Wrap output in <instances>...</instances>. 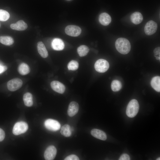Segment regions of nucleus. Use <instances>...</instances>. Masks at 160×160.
Listing matches in <instances>:
<instances>
[{"label": "nucleus", "instance_id": "obj_8", "mask_svg": "<svg viewBox=\"0 0 160 160\" xmlns=\"http://www.w3.org/2000/svg\"><path fill=\"white\" fill-rule=\"evenodd\" d=\"M157 25L153 20H150L146 24L144 27L145 33L147 35H151L154 34L156 31Z\"/></svg>", "mask_w": 160, "mask_h": 160}, {"label": "nucleus", "instance_id": "obj_24", "mask_svg": "<svg viewBox=\"0 0 160 160\" xmlns=\"http://www.w3.org/2000/svg\"><path fill=\"white\" fill-rule=\"evenodd\" d=\"M111 89L114 92H117L120 90L122 87L121 82L117 80H113L111 84Z\"/></svg>", "mask_w": 160, "mask_h": 160}, {"label": "nucleus", "instance_id": "obj_4", "mask_svg": "<svg viewBox=\"0 0 160 160\" xmlns=\"http://www.w3.org/2000/svg\"><path fill=\"white\" fill-rule=\"evenodd\" d=\"M95 68L98 72L103 73L106 71L108 69L109 65L106 60L101 59L97 60L95 64Z\"/></svg>", "mask_w": 160, "mask_h": 160}, {"label": "nucleus", "instance_id": "obj_11", "mask_svg": "<svg viewBox=\"0 0 160 160\" xmlns=\"http://www.w3.org/2000/svg\"><path fill=\"white\" fill-rule=\"evenodd\" d=\"M79 108L78 104L75 101L71 102L68 106L67 113L68 115L72 117L75 115L78 112Z\"/></svg>", "mask_w": 160, "mask_h": 160}, {"label": "nucleus", "instance_id": "obj_26", "mask_svg": "<svg viewBox=\"0 0 160 160\" xmlns=\"http://www.w3.org/2000/svg\"><path fill=\"white\" fill-rule=\"evenodd\" d=\"M9 13L6 11L0 9V21H5L7 20L9 18Z\"/></svg>", "mask_w": 160, "mask_h": 160}, {"label": "nucleus", "instance_id": "obj_12", "mask_svg": "<svg viewBox=\"0 0 160 160\" xmlns=\"http://www.w3.org/2000/svg\"><path fill=\"white\" fill-rule=\"evenodd\" d=\"M10 27L13 30L22 31L26 30L28 27V25L24 21L21 20L18 21L15 23L11 24Z\"/></svg>", "mask_w": 160, "mask_h": 160}, {"label": "nucleus", "instance_id": "obj_10", "mask_svg": "<svg viewBox=\"0 0 160 160\" xmlns=\"http://www.w3.org/2000/svg\"><path fill=\"white\" fill-rule=\"evenodd\" d=\"M50 85L53 90L59 93L63 94L65 91V85L59 81H53L51 82Z\"/></svg>", "mask_w": 160, "mask_h": 160}, {"label": "nucleus", "instance_id": "obj_7", "mask_svg": "<svg viewBox=\"0 0 160 160\" xmlns=\"http://www.w3.org/2000/svg\"><path fill=\"white\" fill-rule=\"evenodd\" d=\"M65 33L68 35L73 37L79 36L81 32V29L76 25H70L67 26L65 29Z\"/></svg>", "mask_w": 160, "mask_h": 160}, {"label": "nucleus", "instance_id": "obj_17", "mask_svg": "<svg viewBox=\"0 0 160 160\" xmlns=\"http://www.w3.org/2000/svg\"><path fill=\"white\" fill-rule=\"evenodd\" d=\"M130 20L134 24L137 25L140 23L143 20V16L142 14L139 12H135L132 14Z\"/></svg>", "mask_w": 160, "mask_h": 160}, {"label": "nucleus", "instance_id": "obj_32", "mask_svg": "<svg viewBox=\"0 0 160 160\" xmlns=\"http://www.w3.org/2000/svg\"><path fill=\"white\" fill-rule=\"evenodd\" d=\"M156 160H160V158L159 157Z\"/></svg>", "mask_w": 160, "mask_h": 160}, {"label": "nucleus", "instance_id": "obj_18", "mask_svg": "<svg viewBox=\"0 0 160 160\" xmlns=\"http://www.w3.org/2000/svg\"><path fill=\"white\" fill-rule=\"evenodd\" d=\"M151 84L152 88L156 91L160 92V77L155 76L152 79Z\"/></svg>", "mask_w": 160, "mask_h": 160}, {"label": "nucleus", "instance_id": "obj_2", "mask_svg": "<svg viewBox=\"0 0 160 160\" xmlns=\"http://www.w3.org/2000/svg\"><path fill=\"white\" fill-rule=\"evenodd\" d=\"M139 105L137 101L135 99L132 100L128 104L126 109V113L130 118H133L137 113Z\"/></svg>", "mask_w": 160, "mask_h": 160}, {"label": "nucleus", "instance_id": "obj_23", "mask_svg": "<svg viewBox=\"0 0 160 160\" xmlns=\"http://www.w3.org/2000/svg\"><path fill=\"white\" fill-rule=\"evenodd\" d=\"M77 50L79 56L82 57L87 55L89 52V49L87 46L82 45L78 48Z\"/></svg>", "mask_w": 160, "mask_h": 160}, {"label": "nucleus", "instance_id": "obj_14", "mask_svg": "<svg viewBox=\"0 0 160 160\" xmlns=\"http://www.w3.org/2000/svg\"><path fill=\"white\" fill-rule=\"evenodd\" d=\"M91 134L94 137L100 140H105L107 138L106 135L104 132L97 129H92Z\"/></svg>", "mask_w": 160, "mask_h": 160}, {"label": "nucleus", "instance_id": "obj_13", "mask_svg": "<svg viewBox=\"0 0 160 160\" xmlns=\"http://www.w3.org/2000/svg\"><path fill=\"white\" fill-rule=\"evenodd\" d=\"M52 46L54 49L60 51L64 49L65 45L62 39L56 38L53 40L52 42Z\"/></svg>", "mask_w": 160, "mask_h": 160}, {"label": "nucleus", "instance_id": "obj_33", "mask_svg": "<svg viewBox=\"0 0 160 160\" xmlns=\"http://www.w3.org/2000/svg\"><path fill=\"white\" fill-rule=\"evenodd\" d=\"M0 26H1V25H0Z\"/></svg>", "mask_w": 160, "mask_h": 160}, {"label": "nucleus", "instance_id": "obj_22", "mask_svg": "<svg viewBox=\"0 0 160 160\" xmlns=\"http://www.w3.org/2000/svg\"><path fill=\"white\" fill-rule=\"evenodd\" d=\"M0 42L3 44L9 46L13 44L14 41L13 39L11 37L2 36H0Z\"/></svg>", "mask_w": 160, "mask_h": 160}, {"label": "nucleus", "instance_id": "obj_30", "mask_svg": "<svg viewBox=\"0 0 160 160\" xmlns=\"http://www.w3.org/2000/svg\"><path fill=\"white\" fill-rule=\"evenodd\" d=\"M5 137V133L4 131L0 128V142L2 141Z\"/></svg>", "mask_w": 160, "mask_h": 160}, {"label": "nucleus", "instance_id": "obj_27", "mask_svg": "<svg viewBox=\"0 0 160 160\" xmlns=\"http://www.w3.org/2000/svg\"><path fill=\"white\" fill-rule=\"evenodd\" d=\"M64 160H79V158L76 155L72 154L67 156Z\"/></svg>", "mask_w": 160, "mask_h": 160}, {"label": "nucleus", "instance_id": "obj_21", "mask_svg": "<svg viewBox=\"0 0 160 160\" xmlns=\"http://www.w3.org/2000/svg\"><path fill=\"white\" fill-rule=\"evenodd\" d=\"M61 134L65 137H69L71 135V130L70 126L68 124L63 126L60 130Z\"/></svg>", "mask_w": 160, "mask_h": 160}, {"label": "nucleus", "instance_id": "obj_34", "mask_svg": "<svg viewBox=\"0 0 160 160\" xmlns=\"http://www.w3.org/2000/svg\"></svg>", "mask_w": 160, "mask_h": 160}, {"label": "nucleus", "instance_id": "obj_20", "mask_svg": "<svg viewBox=\"0 0 160 160\" xmlns=\"http://www.w3.org/2000/svg\"><path fill=\"white\" fill-rule=\"evenodd\" d=\"M23 100L25 105L28 107H31L33 105L32 95L29 92L25 93L23 96Z\"/></svg>", "mask_w": 160, "mask_h": 160}, {"label": "nucleus", "instance_id": "obj_29", "mask_svg": "<svg viewBox=\"0 0 160 160\" xmlns=\"http://www.w3.org/2000/svg\"><path fill=\"white\" fill-rule=\"evenodd\" d=\"M130 159L129 156L126 153L122 154L119 159V160H129Z\"/></svg>", "mask_w": 160, "mask_h": 160}, {"label": "nucleus", "instance_id": "obj_9", "mask_svg": "<svg viewBox=\"0 0 160 160\" xmlns=\"http://www.w3.org/2000/svg\"><path fill=\"white\" fill-rule=\"evenodd\" d=\"M57 153L56 148L53 145H50L46 148L44 151V159L46 160H53L55 157Z\"/></svg>", "mask_w": 160, "mask_h": 160}, {"label": "nucleus", "instance_id": "obj_3", "mask_svg": "<svg viewBox=\"0 0 160 160\" xmlns=\"http://www.w3.org/2000/svg\"><path fill=\"white\" fill-rule=\"evenodd\" d=\"M28 128V124L22 121L18 122L14 125L12 133L15 135H19L25 132Z\"/></svg>", "mask_w": 160, "mask_h": 160}, {"label": "nucleus", "instance_id": "obj_19", "mask_svg": "<svg viewBox=\"0 0 160 160\" xmlns=\"http://www.w3.org/2000/svg\"><path fill=\"white\" fill-rule=\"evenodd\" d=\"M18 71L20 74L24 75L28 74L30 71V68L26 63H22L19 66Z\"/></svg>", "mask_w": 160, "mask_h": 160}, {"label": "nucleus", "instance_id": "obj_15", "mask_svg": "<svg viewBox=\"0 0 160 160\" xmlns=\"http://www.w3.org/2000/svg\"><path fill=\"white\" fill-rule=\"evenodd\" d=\"M100 23L103 25H107L111 22V19L110 15L108 13L104 12L101 13L99 16Z\"/></svg>", "mask_w": 160, "mask_h": 160}, {"label": "nucleus", "instance_id": "obj_1", "mask_svg": "<svg viewBox=\"0 0 160 160\" xmlns=\"http://www.w3.org/2000/svg\"><path fill=\"white\" fill-rule=\"evenodd\" d=\"M115 45L117 50L120 53L125 55L128 54L131 50V44L127 39L120 38L116 41Z\"/></svg>", "mask_w": 160, "mask_h": 160}, {"label": "nucleus", "instance_id": "obj_5", "mask_svg": "<svg viewBox=\"0 0 160 160\" xmlns=\"http://www.w3.org/2000/svg\"><path fill=\"white\" fill-rule=\"evenodd\" d=\"M23 82L22 80L18 78H15L9 81L7 84L8 89L11 91H15L22 86Z\"/></svg>", "mask_w": 160, "mask_h": 160}, {"label": "nucleus", "instance_id": "obj_6", "mask_svg": "<svg viewBox=\"0 0 160 160\" xmlns=\"http://www.w3.org/2000/svg\"><path fill=\"white\" fill-rule=\"evenodd\" d=\"M44 125L47 129L52 131H57L60 128V123L57 121L52 119L46 120L44 122Z\"/></svg>", "mask_w": 160, "mask_h": 160}, {"label": "nucleus", "instance_id": "obj_25", "mask_svg": "<svg viewBox=\"0 0 160 160\" xmlns=\"http://www.w3.org/2000/svg\"><path fill=\"white\" fill-rule=\"evenodd\" d=\"M79 66V63L76 61L72 60L68 63V68L69 70L75 71L78 69Z\"/></svg>", "mask_w": 160, "mask_h": 160}, {"label": "nucleus", "instance_id": "obj_31", "mask_svg": "<svg viewBox=\"0 0 160 160\" xmlns=\"http://www.w3.org/2000/svg\"><path fill=\"white\" fill-rule=\"evenodd\" d=\"M7 69V66L0 65V74L6 71Z\"/></svg>", "mask_w": 160, "mask_h": 160}, {"label": "nucleus", "instance_id": "obj_16", "mask_svg": "<svg viewBox=\"0 0 160 160\" xmlns=\"http://www.w3.org/2000/svg\"><path fill=\"white\" fill-rule=\"evenodd\" d=\"M37 49L39 54L41 57L45 58L48 56L47 51L42 42L40 41L37 43Z\"/></svg>", "mask_w": 160, "mask_h": 160}, {"label": "nucleus", "instance_id": "obj_28", "mask_svg": "<svg viewBox=\"0 0 160 160\" xmlns=\"http://www.w3.org/2000/svg\"><path fill=\"white\" fill-rule=\"evenodd\" d=\"M154 53L156 59L160 60V47L156 48L154 50Z\"/></svg>", "mask_w": 160, "mask_h": 160}]
</instances>
